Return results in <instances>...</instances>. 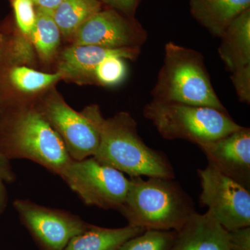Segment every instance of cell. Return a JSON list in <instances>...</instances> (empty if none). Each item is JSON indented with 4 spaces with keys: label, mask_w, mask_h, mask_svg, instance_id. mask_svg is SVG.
I'll list each match as a JSON object with an SVG mask.
<instances>
[{
    "label": "cell",
    "mask_w": 250,
    "mask_h": 250,
    "mask_svg": "<svg viewBox=\"0 0 250 250\" xmlns=\"http://www.w3.org/2000/svg\"><path fill=\"white\" fill-rule=\"evenodd\" d=\"M96 125L100 141L93 157L131 178L174 179L173 167L164 153L147 146L138 132L137 123L126 112L104 118L96 105L82 111Z\"/></svg>",
    "instance_id": "cell-1"
},
{
    "label": "cell",
    "mask_w": 250,
    "mask_h": 250,
    "mask_svg": "<svg viewBox=\"0 0 250 250\" xmlns=\"http://www.w3.org/2000/svg\"><path fill=\"white\" fill-rule=\"evenodd\" d=\"M0 149L9 159H27L60 176L73 159L39 108L0 109Z\"/></svg>",
    "instance_id": "cell-2"
},
{
    "label": "cell",
    "mask_w": 250,
    "mask_h": 250,
    "mask_svg": "<svg viewBox=\"0 0 250 250\" xmlns=\"http://www.w3.org/2000/svg\"><path fill=\"white\" fill-rule=\"evenodd\" d=\"M130 180L129 192L118 210L131 226L177 231L195 212L192 200L173 179Z\"/></svg>",
    "instance_id": "cell-3"
},
{
    "label": "cell",
    "mask_w": 250,
    "mask_h": 250,
    "mask_svg": "<svg viewBox=\"0 0 250 250\" xmlns=\"http://www.w3.org/2000/svg\"><path fill=\"white\" fill-rule=\"evenodd\" d=\"M152 95L153 100L161 103L226 111L213 89L203 56L172 42L165 46L164 63Z\"/></svg>",
    "instance_id": "cell-4"
},
{
    "label": "cell",
    "mask_w": 250,
    "mask_h": 250,
    "mask_svg": "<svg viewBox=\"0 0 250 250\" xmlns=\"http://www.w3.org/2000/svg\"><path fill=\"white\" fill-rule=\"evenodd\" d=\"M164 139L184 140L198 147L241 129L226 111L152 100L143 109Z\"/></svg>",
    "instance_id": "cell-5"
},
{
    "label": "cell",
    "mask_w": 250,
    "mask_h": 250,
    "mask_svg": "<svg viewBox=\"0 0 250 250\" xmlns=\"http://www.w3.org/2000/svg\"><path fill=\"white\" fill-rule=\"evenodd\" d=\"M60 177L85 205L104 209H119L131 184L124 173L93 156L72 160Z\"/></svg>",
    "instance_id": "cell-6"
},
{
    "label": "cell",
    "mask_w": 250,
    "mask_h": 250,
    "mask_svg": "<svg viewBox=\"0 0 250 250\" xmlns=\"http://www.w3.org/2000/svg\"><path fill=\"white\" fill-rule=\"evenodd\" d=\"M201 184L200 203L227 231L250 225V192L210 164L197 170Z\"/></svg>",
    "instance_id": "cell-7"
},
{
    "label": "cell",
    "mask_w": 250,
    "mask_h": 250,
    "mask_svg": "<svg viewBox=\"0 0 250 250\" xmlns=\"http://www.w3.org/2000/svg\"><path fill=\"white\" fill-rule=\"evenodd\" d=\"M73 45H92L109 49L141 48L147 31L134 18L111 9L94 14L72 36Z\"/></svg>",
    "instance_id": "cell-8"
},
{
    "label": "cell",
    "mask_w": 250,
    "mask_h": 250,
    "mask_svg": "<svg viewBox=\"0 0 250 250\" xmlns=\"http://www.w3.org/2000/svg\"><path fill=\"white\" fill-rule=\"evenodd\" d=\"M39 109L60 136L73 160L95 155L100 136L96 125L85 116L72 109L58 96L46 100Z\"/></svg>",
    "instance_id": "cell-9"
},
{
    "label": "cell",
    "mask_w": 250,
    "mask_h": 250,
    "mask_svg": "<svg viewBox=\"0 0 250 250\" xmlns=\"http://www.w3.org/2000/svg\"><path fill=\"white\" fill-rule=\"evenodd\" d=\"M14 205L24 225L47 250H63L72 238L89 226L67 212L42 207L29 200H17Z\"/></svg>",
    "instance_id": "cell-10"
},
{
    "label": "cell",
    "mask_w": 250,
    "mask_h": 250,
    "mask_svg": "<svg viewBox=\"0 0 250 250\" xmlns=\"http://www.w3.org/2000/svg\"><path fill=\"white\" fill-rule=\"evenodd\" d=\"M199 147L207 156L208 164L250 190V128L242 126Z\"/></svg>",
    "instance_id": "cell-11"
},
{
    "label": "cell",
    "mask_w": 250,
    "mask_h": 250,
    "mask_svg": "<svg viewBox=\"0 0 250 250\" xmlns=\"http://www.w3.org/2000/svg\"><path fill=\"white\" fill-rule=\"evenodd\" d=\"M170 250H231L228 231L208 211H195L176 231Z\"/></svg>",
    "instance_id": "cell-12"
},
{
    "label": "cell",
    "mask_w": 250,
    "mask_h": 250,
    "mask_svg": "<svg viewBox=\"0 0 250 250\" xmlns=\"http://www.w3.org/2000/svg\"><path fill=\"white\" fill-rule=\"evenodd\" d=\"M141 48L109 49L92 45H75L67 47L61 56L58 72L64 77L91 80L95 67L111 57L134 60Z\"/></svg>",
    "instance_id": "cell-13"
},
{
    "label": "cell",
    "mask_w": 250,
    "mask_h": 250,
    "mask_svg": "<svg viewBox=\"0 0 250 250\" xmlns=\"http://www.w3.org/2000/svg\"><path fill=\"white\" fill-rule=\"evenodd\" d=\"M190 6L197 22L220 38L238 16L250 9V0H190Z\"/></svg>",
    "instance_id": "cell-14"
},
{
    "label": "cell",
    "mask_w": 250,
    "mask_h": 250,
    "mask_svg": "<svg viewBox=\"0 0 250 250\" xmlns=\"http://www.w3.org/2000/svg\"><path fill=\"white\" fill-rule=\"evenodd\" d=\"M220 39L219 55L231 73L250 66V9L238 16Z\"/></svg>",
    "instance_id": "cell-15"
},
{
    "label": "cell",
    "mask_w": 250,
    "mask_h": 250,
    "mask_svg": "<svg viewBox=\"0 0 250 250\" xmlns=\"http://www.w3.org/2000/svg\"><path fill=\"white\" fill-rule=\"evenodd\" d=\"M144 231L129 225L114 229L89 225L84 231L72 238L63 250H119L125 242Z\"/></svg>",
    "instance_id": "cell-16"
},
{
    "label": "cell",
    "mask_w": 250,
    "mask_h": 250,
    "mask_svg": "<svg viewBox=\"0 0 250 250\" xmlns=\"http://www.w3.org/2000/svg\"><path fill=\"white\" fill-rule=\"evenodd\" d=\"M62 78L59 72L45 73L24 65L0 62V88H9L18 93H39Z\"/></svg>",
    "instance_id": "cell-17"
},
{
    "label": "cell",
    "mask_w": 250,
    "mask_h": 250,
    "mask_svg": "<svg viewBox=\"0 0 250 250\" xmlns=\"http://www.w3.org/2000/svg\"><path fill=\"white\" fill-rule=\"evenodd\" d=\"M102 9L100 0H62L52 16L62 35L68 37Z\"/></svg>",
    "instance_id": "cell-18"
},
{
    "label": "cell",
    "mask_w": 250,
    "mask_h": 250,
    "mask_svg": "<svg viewBox=\"0 0 250 250\" xmlns=\"http://www.w3.org/2000/svg\"><path fill=\"white\" fill-rule=\"evenodd\" d=\"M35 27L31 36V43L42 61L54 58L60 45L61 33L52 14L36 9Z\"/></svg>",
    "instance_id": "cell-19"
},
{
    "label": "cell",
    "mask_w": 250,
    "mask_h": 250,
    "mask_svg": "<svg viewBox=\"0 0 250 250\" xmlns=\"http://www.w3.org/2000/svg\"><path fill=\"white\" fill-rule=\"evenodd\" d=\"M175 236L173 230H145L125 242L119 250H170Z\"/></svg>",
    "instance_id": "cell-20"
},
{
    "label": "cell",
    "mask_w": 250,
    "mask_h": 250,
    "mask_svg": "<svg viewBox=\"0 0 250 250\" xmlns=\"http://www.w3.org/2000/svg\"><path fill=\"white\" fill-rule=\"evenodd\" d=\"M125 60L118 56L105 59L95 67L91 80L104 86L119 84L125 80L127 73Z\"/></svg>",
    "instance_id": "cell-21"
},
{
    "label": "cell",
    "mask_w": 250,
    "mask_h": 250,
    "mask_svg": "<svg viewBox=\"0 0 250 250\" xmlns=\"http://www.w3.org/2000/svg\"><path fill=\"white\" fill-rule=\"evenodd\" d=\"M18 33L31 41L35 27L36 8L32 0H11Z\"/></svg>",
    "instance_id": "cell-22"
},
{
    "label": "cell",
    "mask_w": 250,
    "mask_h": 250,
    "mask_svg": "<svg viewBox=\"0 0 250 250\" xmlns=\"http://www.w3.org/2000/svg\"><path fill=\"white\" fill-rule=\"evenodd\" d=\"M15 179L16 175L10 164V160L0 149V214L4 211L7 207L6 185L12 183Z\"/></svg>",
    "instance_id": "cell-23"
},
{
    "label": "cell",
    "mask_w": 250,
    "mask_h": 250,
    "mask_svg": "<svg viewBox=\"0 0 250 250\" xmlns=\"http://www.w3.org/2000/svg\"><path fill=\"white\" fill-rule=\"evenodd\" d=\"M231 81L238 98L243 103L250 102V66L233 72Z\"/></svg>",
    "instance_id": "cell-24"
},
{
    "label": "cell",
    "mask_w": 250,
    "mask_h": 250,
    "mask_svg": "<svg viewBox=\"0 0 250 250\" xmlns=\"http://www.w3.org/2000/svg\"><path fill=\"white\" fill-rule=\"evenodd\" d=\"M231 250H250V227L228 231Z\"/></svg>",
    "instance_id": "cell-25"
},
{
    "label": "cell",
    "mask_w": 250,
    "mask_h": 250,
    "mask_svg": "<svg viewBox=\"0 0 250 250\" xmlns=\"http://www.w3.org/2000/svg\"><path fill=\"white\" fill-rule=\"evenodd\" d=\"M100 1L102 4L107 5L109 9L118 11L128 17L134 18L140 0H100Z\"/></svg>",
    "instance_id": "cell-26"
},
{
    "label": "cell",
    "mask_w": 250,
    "mask_h": 250,
    "mask_svg": "<svg viewBox=\"0 0 250 250\" xmlns=\"http://www.w3.org/2000/svg\"><path fill=\"white\" fill-rule=\"evenodd\" d=\"M62 0H32L36 9L53 14Z\"/></svg>",
    "instance_id": "cell-27"
}]
</instances>
